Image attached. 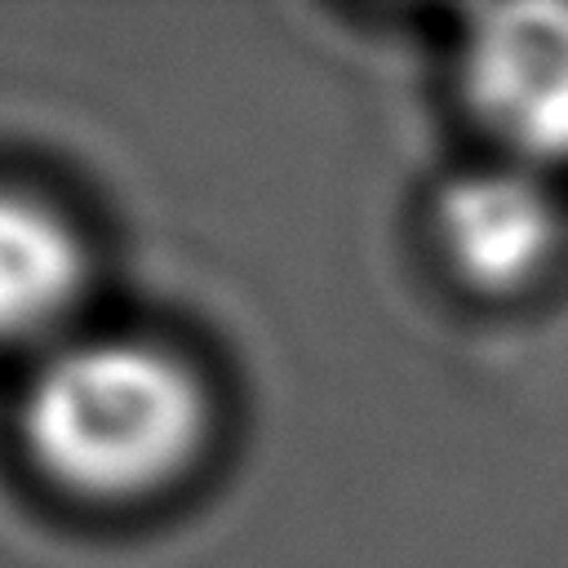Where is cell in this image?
<instances>
[{
    "label": "cell",
    "instance_id": "6da1fadb",
    "mask_svg": "<svg viewBox=\"0 0 568 568\" xmlns=\"http://www.w3.org/2000/svg\"><path fill=\"white\" fill-rule=\"evenodd\" d=\"M36 479L93 510L182 493L217 439L204 368L151 333H75L31 359L13 417Z\"/></svg>",
    "mask_w": 568,
    "mask_h": 568
},
{
    "label": "cell",
    "instance_id": "7a4b0ae2",
    "mask_svg": "<svg viewBox=\"0 0 568 568\" xmlns=\"http://www.w3.org/2000/svg\"><path fill=\"white\" fill-rule=\"evenodd\" d=\"M457 89L497 160L568 164V4H501L466 18Z\"/></svg>",
    "mask_w": 568,
    "mask_h": 568
},
{
    "label": "cell",
    "instance_id": "3957f363",
    "mask_svg": "<svg viewBox=\"0 0 568 568\" xmlns=\"http://www.w3.org/2000/svg\"><path fill=\"white\" fill-rule=\"evenodd\" d=\"M426 226L453 284L497 302L550 280L568 248V213L550 173L497 155L453 173L435 191Z\"/></svg>",
    "mask_w": 568,
    "mask_h": 568
},
{
    "label": "cell",
    "instance_id": "277c9868",
    "mask_svg": "<svg viewBox=\"0 0 568 568\" xmlns=\"http://www.w3.org/2000/svg\"><path fill=\"white\" fill-rule=\"evenodd\" d=\"M93 293V244L44 191L0 182V351L31 359L71 342Z\"/></svg>",
    "mask_w": 568,
    "mask_h": 568
}]
</instances>
